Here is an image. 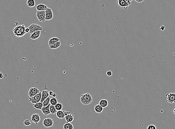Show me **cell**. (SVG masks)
I'll return each mask as SVG.
<instances>
[{
    "mask_svg": "<svg viewBox=\"0 0 175 129\" xmlns=\"http://www.w3.org/2000/svg\"><path fill=\"white\" fill-rule=\"evenodd\" d=\"M49 95H50V96H52L54 94V93H53V92H52V91H50V92H49Z\"/></svg>",
    "mask_w": 175,
    "mask_h": 129,
    "instance_id": "d590c367",
    "label": "cell"
},
{
    "mask_svg": "<svg viewBox=\"0 0 175 129\" xmlns=\"http://www.w3.org/2000/svg\"><path fill=\"white\" fill-rule=\"evenodd\" d=\"M59 39H58V38L56 37L51 38V39H50L49 41H48V44H49V45H50L53 43L59 41Z\"/></svg>",
    "mask_w": 175,
    "mask_h": 129,
    "instance_id": "7402d4cb",
    "label": "cell"
},
{
    "mask_svg": "<svg viewBox=\"0 0 175 129\" xmlns=\"http://www.w3.org/2000/svg\"><path fill=\"white\" fill-rule=\"evenodd\" d=\"M54 17V14L51 8H47L46 10V20H51Z\"/></svg>",
    "mask_w": 175,
    "mask_h": 129,
    "instance_id": "ba28073f",
    "label": "cell"
},
{
    "mask_svg": "<svg viewBox=\"0 0 175 129\" xmlns=\"http://www.w3.org/2000/svg\"><path fill=\"white\" fill-rule=\"evenodd\" d=\"M106 74L108 76H111L112 75V72L111 71H108L106 72Z\"/></svg>",
    "mask_w": 175,
    "mask_h": 129,
    "instance_id": "4dcf8cb0",
    "label": "cell"
},
{
    "mask_svg": "<svg viewBox=\"0 0 175 129\" xmlns=\"http://www.w3.org/2000/svg\"><path fill=\"white\" fill-rule=\"evenodd\" d=\"M24 125L26 126H30L32 124L31 122L28 119H26L24 121Z\"/></svg>",
    "mask_w": 175,
    "mask_h": 129,
    "instance_id": "f1b7e54d",
    "label": "cell"
},
{
    "mask_svg": "<svg viewBox=\"0 0 175 129\" xmlns=\"http://www.w3.org/2000/svg\"><path fill=\"white\" fill-rule=\"evenodd\" d=\"M69 113H70V112H66L64 110H58L56 113V115L59 119H62L65 118V116Z\"/></svg>",
    "mask_w": 175,
    "mask_h": 129,
    "instance_id": "30bf717a",
    "label": "cell"
},
{
    "mask_svg": "<svg viewBox=\"0 0 175 129\" xmlns=\"http://www.w3.org/2000/svg\"><path fill=\"white\" fill-rule=\"evenodd\" d=\"M50 105H51V104L50 103L47 106L43 107L42 109L41 110L42 112L43 113L45 116H47V115H49L51 113L49 109L50 106Z\"/></svg>",
    "mask_w": 175,
    "mask_h": 129,
    "instance_id": "4fadbf2b",
    "label": "cell"
},
{
    "mask_svg": "<svg viewBox=\"0 0 175 129\" xmlns=\"http://www.w3.org/2000/svg\"><path fill=\"white\" fill-rule=\"evenodd\" d=\"M33 107L37 109L41 110L43 107V103L41 102L33 104Z\"/></svg>",
    "mask_w": 175,
    "mask_h": 129,
    "instance_id": "44dd1931",
    "label": "cell"
},
{
    "mask_svg": "<svg viewBox=\"0 0 175 129\" xmlns=\"http://www.w3.org/2000/svg\"><path fill=\"white\" fill-rule=\"evenodd\" d=\"M26 28L24 25H19L14 28L13 30V34L17 37H20L24 36L26 34L25 29Z\"/></svg>",
    "mask_w": 175,
    "mask_h": 129,
    "instance_id": "6da1fadb",
    "label": "cell"
},
{
    "mask_svg": "<svg viewBox=\"0 0 175 129\" xmlns=\"http://www.w3.org/2000/svg\"><path fill=\"white\" fill-rule=\"evenodd\" d=\"M55 108L57 109V110H62L63 108V105L60 103H58L57 105H55Z\"/></svg>",
    "mask_w": 175,
    "mask_h": 129,
    "instance_id": "83f0119b",
    "label": "cell"
},
{
    "mask_svg": "<svg viewBox=\"0 0 175 129\" xmlns=\"http://www.w3.org/2000/svg\"><path fill=\"white\" fill-rule=\"evenodd\" d=\"M157 128L155 125H150L147 127V129H156Z\"/></svg>",
    "mask_w": 175,
    "mask_h": 129,
    "instance_id": "f546056e",
    "label": "cell"
},
{
    "mask_svg": "<svg viewBox=\"0 0 175 129\" xmlns=\"http://www.w3.org/2000/svg\"><path fill=\"white\" fill-rule=\"evenodd\" d=\"M31 120L33 123L37 125L40 121V115L37 113H35L32 115L31 117Z\"/></svg>",
    "mask_w": 175,
    "mask_h": 129,
    "instance_id": "7c38bea8",
    "label": "cell"
},
{
    "mask_svg": "<svg viewBox=\"0 0 175 129\" xmlns=\"http://www.w3.org/2000/svg\"><path fill=\"white\" fill-rule=\"evenodd\" d=\"M166 102L169 103H175V93H170L166 95Z\"/></svg>",
    "mask_w": 175,
    "mask_h": 129,
    "instance_id": "9c48e42d",
    "label": "cell"
},
{
    "mask_svg": "<svg viewBox=\"0 0 175 129\" xmlns=\"http://www.w3.org/2000/svg\"><path fill=\"white\" fill-rule=\"evenodd\" d=\"M36 17L40 22H45L46 20V10L37 11L36 12Z\"/></svg>",
    "mask_w": 175,
    "mask_h": 129,
    "instance_id": "8992f818",
    "label": "cell"
},
{
    "mask_svg": "<svg viewBox=\"0 0 175 129\" xmlns=\"http://www.w3.org/2000/svg\"><path fill=\"white\" fill-rule=\"evenodd\" d=\"M50 103L52 105L55 106L58 103V100L55 97H53L51 98L50 100Z\"/></svg>",
    "mask_w": 175,
    "mask_h": 129,
    "instance_id": "4316f807",
    "label": "cell"
},
{
    "mask_svg": "<svg viewBox=\"0 0 175 129\" xmlns=\"http://www.w3.org/2000/svg\"><path fill=\"white\" fill-rule=\"evenodd\" d=\"M27 4L30 8H32L35 6V0H28Z\"/></svg>",
    "mask_w": 175,
    "mask_h": 129,
    "instance_id": "cb8c5ba5",
    "label": "cell"
},
{
    "mask_svg": "<svg viewBox=\"0 0 175 129\" xmlns=\"http://www.w3.org/2000/svg\"><path fill=\"white\" fill-rule=\"evenodd\" d=\"M134 0L137 2L141 3L143 2L144 0Z\"/></svg>",
    "mask_w": 175,
    "mask_h": 129,
    "instance_id": "836d02e7",
    "label": "cell"
},
{
    "mask_svg": "<svg viewBox=\"0 0 175 129\" xmlns=\"http://www.w3.org/2000/svg\"><path fill=\"white\" fill-rule=\"evenodd\" d=\"M103 110L104 108L102 107L99 104L96 105L94 107V110L95 112L97 113H101L103 111Z\"/></svg>",
    "mask_w": 175,
    "mask_h": 129,
    "instance_id": "d6986e66",
    "label": "cell"
},
{
    "mask_svg": "<svg viewBox=\"0 0 175 129\" xmlns=\"http://www.w3.org/2000/svg\"><path fill=\"white\" fill-rule=\"evenodd\" d=\"M39 92V90L36 87L32 88L29 89L28 95L29 97H32L37 94Z\"/></svg>",
    "mask_w": 175,
    "mask_h": 129,
    "instance_id": "8fae6325",
    "label": "cell"
},
{
    "mask_svg": "<svg viewBox=\"0 0 175 129\" xmlns=\"http://www.w3.org/2000/svg\"><path fill=\"white\" fill-rule=\"evenodd\" d=\"M165 26L162 25V26H161V27L160 28V30L162 31H164L165 30Z\"/></svg>",
    "mask_w": 175,
    "mask_h": 129,
    "instance_id": "1f68e13d",
    "label": "cell"
},
{
    "mask_svg": "<svg viewBox=\"0 0 175 129\" xmlns=\"http://www.w3.org/2000/svg\"><path fill=\"white\" fill-rule=\"evenodd\" d=\"M41 34V31H37L31 34L30 38L33 40H35L39 38Z\"/></svg>",
    "mask_w": 175,
    "mask_h": 129,
    "instance_id": "5bb4252c",
    "label": "cell"
},
{
    "mask_svg": "<svg viewBox=\"0 0 175 129\" xmlns=\"http://www.w3.org/2000/svg\"><path fill=\"white\" fill-rule=\"evenodd\" d=\"M93 98L90 93H86L82 94L80 98V101L83 105H87L92 102Z\"/></svg>",
    "mask_w": 175,
    "mask_h": 129,
    "instance_id": "7a4b0ae2",
    "label": "cell"
},
{
    "mask_svg": "<svg viewBox=\"0 0 175 129\" xmlns=\"http://www.w3.org/2000/svg\"><path fill=\"white\" fill-rule=\"evenodd\" d=\"M48 8L47 5L43 4H40L36 6V9L37 11H43L46 10Z\"/></svg>",
    "mask_w": 175,
    "mask_h": 129,
    "instance_id": "9a60e30c",
    "label": "cell"
},
{
    "mask_svg": "<svg viewBox=\"0 0 175 129\" xmlns=\"http://www.w3.org/2000/svg\"><path fill=\"white\" fill-rule=\"evenodd\" d=\"M49 91L48 90H43L42 92V98L40 102L42 103L43 102V101L47 98L49 97Z\"/></svg>",
    "mask_w": 175,
    "mask_h": 129,
    "instance_id": "2e32d148",
    "label": "cell"
},
{
    "mask_svg": "<svg viewBox=\"0 0 175 129\" xmlns=\"http://www.w3.org/2000/svg\"><path fill=\"white\" fill-rule=\"evenodd\" d=\"M173 112H174V114H175V109H174Z\"/></svg>",
    "mask_w": 175,
    "mask_h": 129,
    "instance_id": "8d00e7d4",
    "label": "cell"
},
{
    "mask_svg": "<svg viewBox=\"0 0 175 129\" xmlns=\"http://www.w3.org/2000/svg\"><path fill=\"white\" fill-rule=\"evenodd\" d=\"M50 98L49 97H48L44 101H43V107H46L49 105L50 103Z\"/></svg>",
    "mask_w": 175,
    "mask_h": 129,
    "instance_id": "484cf974",
    "label": "cell"
},
{
    "mask_svg": "<svg viewBox=\"0 0 175 129\" xmlns=\"http://www.w3.org/2000/svg\"><path fill=\"white\" fill-rule=\"evenodd\" d=\"M43 124L45 127H50L54 125V120L50 118H45L43 121Z\"/></svg>",
    "mask_w": 175,
    "mask_h": 129,
    "instance_id": "52a82bcc",
    "label": "cell"
},
{
    "mask_svg": "<svg viewBox=\"0 0 175 129\" xmlns=\"http://www.w3.org/2000/svg\"><path fill=\"white\" fill-rule=\"evenodd\" d=\"M65 119L67 123H71L74 120V116L71 113H69L65 116Z\"/></svg>",
    "mask_w": 175,
    "mask_h": 129,
    "instance_id": "ac0fdd59",
    "label": "cell"
},
{
    "mask_svg": "<svg viewBox=\"0 0 175 129\" xmlns=\"http://www.w3.org/2000/svg\"><path fill=\"white\" fill-rule=\"evenodd\" d=\"M42 98V92L40 91L37 94L32 97H29V102L32 104L39 102L41 101Z\"/></svg>",
    "mask_w": 175,
    "mask_h": 129,
    "instance_id": "277c9868",
    "label": "cell"
},
{
    "mask_svg": "<svg viewBox=\"0 0 175 129\" xmlns=\"http://www.w3.org/2000/svg\"><path fill=\"white\" fill-rule=\"evenodd\" d=\"M50 111V113L54 115L55 114H56L58 110L55 108V106L52 105H50L49 107Z\"/></svg>",
    "mask_w": 175,
    "mask_h": 129,
    "instance_id": "603a6c76",
    "label": "cell"
},
{
    "mask_svg": "<svg viewBox=\"0 0 175 129\" xmlns=\"http://www.w3.org/2000/svg\"><path fill=\"white\" fill-rule=\"evenodd\" d=\"M99 104L101 105L102 107L105 108L108 105V102L107 100L101 99L99 102Z\"/></svg>",
    "mask_w": 175,
    "mask_h": 129,
    "instance_id": "ffe728a7",
    "label": "cell"
},
{
    "mask_svg": "<svg viewBox=\"0 0 175 129\" xmlns=\"http://www.w3.org/2000/svg\"><path fill=\"white\" fill-rule=\"evenodd\" d=\"M116 2L119 7L125 10H127L131 3L130 0H116Z\"/></svg>",
    "mask_w": 175,
    "mask_h": 129,
    "instance_id": "3957f363",
    "label": "cell"
},
{
    "mask_svg": "<svg viewBox=\"0 0 175 129\" xmlns=\"http://www.w3.org/2000/svg\"><path fill=\"white\" fill-rule=\"evenodd\" d=\"M30 31V29L28 27L26 28L25 29V32L26 33H29Z\"/></svg>",
    "mask_w": 175,
    "mask_h": 129,
    "instance_id": "d6a6232c",
    "label": "cell"
},
{
    "mask_svg": "<svg viewBox=\"0 0 175 129\" xmlns=\"http://www.w3.org/2000/svg\"><path fill=\"white\" fill-rule=\"evenodd\" d=\"M30 29V31L29 34H31L37 31H42L43 30L42 27L37 24H33L30 25L28 27Z\"/></svg>",
    "mask_w": 175,
    "mask_h": 129,
    "instance_id": "5b68a950",
    "label": "cell"
},
{
    "mask_svg": "<svg viewBox=\"0 0 175 129\" xmlns=\"http://www.w3.org/2000/svg\"><path fill=\"white\" fill-rule=\"evenodd\" d=\"M0 79H2L3 78V75L1 72H0Z\"/></svg>",
    "mask_w": 175,
    "mask_h": 129,
    "instance_id": "e575fe53",
    "label": "cell"
},
{
    "mask_svg": "<svg viewBox=\"0 0 175 129\" xmlns=\"http://www.w3.org/2000/svg\"><path fill=\"white\" fill-rule=\"evenodd\" d=\"M63 128L64 129H73L74 128V127L73 125L71 123L67 122L64 125Z\"/></svg>",
    "mask_w": 175,
    "mask_h": 129,
    "instance_id": "d4e9b609",
    "label": "cell"
},
{
    "mask_svg": "<svg viewBox=\"0 0 175 129\" xmlns=\"http://www.w3.org/2000/svg\"><path fill=\"white\" fill-rule=\"evenodd\" d=\"M61 43V42L60 41H58L53 43L52 44L49 45V47L50 49H56L60 46Z\"/></svg>",
    "mask_w": 175,
    "mask_h": 129,
    "instance_id": "e0dca14e",
    "label": "cell"
}]
</instances>
